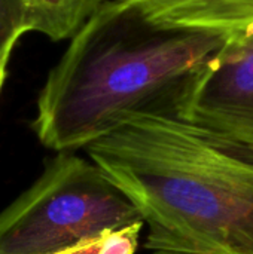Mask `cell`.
I'll return each mask as SVG.
<instances>
[{"label": "cell", "instance_id": "1", "mask_svg": "<svg viewBox=\"0 0 253 254\" xmlns=\"http://www.w3.org/2000/svg\"><path fill=\"white\" fill-rule=\"evenodd\" d=\"M233 40L160 25L133 0H106L49 71L31 127L60 153L86 149L134 116L188 119L201 82Z\"/></svg>", "mask_w": 253, "mask_h": 254}, {"label": "cell", "instance_id": "2", "mask_svg": "<svg viewBox=\"0 0 253 254\" xmlns=\"http://www.w3.org/2000/svg\"><path fill=\"white\" fill-rule=\"evenodd\" d=\"M148 229L145 249L253 254V147L189 119L134 116L85 149Z\"/></svg>", "mask_w": 253, "mask_h": 254}, {"label": "cell", "instance_id": "3", "mask_svg": "<svg viewBox=\"0 0 253 254\" xmlns=\"http://www.w3.org/2000/svg\"><path fill=\"white\" fill-rule=\"evenodd\" d=\"M139 223L134 204L95 162L60 152L0 211V254H57Z\"/></svg>", "mask_w": 253, "mask_h": 254}, {"label": "cell", "instance_id": "4", "mask_svg": "<svg viewBox=\"0 0 253 254\" xmlns=\"http://www.w3.org/2000/svg\"><path fill=\"white\" fill-rule=\"evenodd\" d=\"M188 119L253 147V34L222 51L201 82Z\"/></svg>", "mask_w": 253, "mask_h": 254}, {"label": "cell", "instance_id": "5", "mask_svg": "<svg viewBox=\"0 0 253 254\" xmlns=\"http://www.w3.org/2000/svg\"><path fill=\"white\" fill-rule=\"evenodd\" d=\"M154 22L219 33L234 40L253 34V0H133Z\"/></svg>", "mask_w": 253, "mask_h": 254}, {"label": "cell", "instance_id": "6", "mask_svg": "<svg viewBox=\"0 0 253 254\" xmlns=\"http://www.w3.org/2000/svg\"><path fill=\"white\" fill-rule=\"evenodd\" d=\"M106 0H25L30 31L52 42L72 39Z\"/></svg>", "mask_w": 253, "mask_h": 254}, {"label": "cell", "instance_id": "7", "mask_svg": "<svg viewBox=\"0 0 253 254\" xmlns=\"http://www.w3.org/2000/svg\"><path fill=\"white\" fill-rule=\"evenodd\" d=\"M143 226V223H139L112 231L57 254H136Z\"/></svg>", "mask_w": 253, "mask_h": 254}, {"label": "cell", "instance_id": "8", "mask_svg": "<svg viewBox=\"0 0 253 254\" xmlns=\"http://www.w3.org/2000/svg\"><path fill=\"white\" fill-rule=\"evenodd\" d=\"M25 33H30L25 0H0V55L12 52Z\"/></svg>", "mask_w": 253, "mask_h": 254}, {"label": "cell", "instance_id": "9", "mask_svg": "<svg viewBox=\"0 0 253 254\" xmlns=\"http://www.w3.org/2000/svg\"><path fill=\"white\" fill-rule=\"evenodd\" d=\"M10 54L12 52H6V54L0 55V91H1V86H3L6 76H7V64H9Z\"/></svg>", "mask_w": 253, "mask_h": 254}, {"label": "cell", "instance_id": "10", "mask_svg": "<svg viewBox=\"0 0 253 254\" xmlns=\"http://www.w3.org/2000/svg\"><path fill=\"white\" fill-rule=\"evenodd\" d=\"M152 254H179V253H169V252H154Z\"/></svg>", "mask_w": 253, "mask_h": 254}]
</instances>
